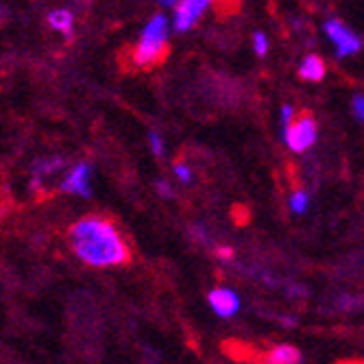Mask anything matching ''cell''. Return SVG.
Segmentation results:
<instances>
[{
    "instance_id": "obj_1",
    "label": "cell",
    "mask_w": 364,
    "mask_h": 364,
    "mask_svg": "<svg viewBox=\"0 0 364 364\" xmlns=\"http://www.w3.org/2000/svg\"><path fill=\"white\" fill-rule=\"evenodd\" d=\"M68 240L77 257L90 267L107 269L131 262V247L116 223L103 214H87L79 218L68 231Z\"/></svg>"
},
{
    "instance_id": "obj_2",
    "label": "cell",
    "mask_w": 364,
    "mask_h": 364,
    "mask_svg": "<svg viewBox=\"0 0 364 364\" xmlns=\"http://www.w3.org/2000/svg\"><path fill=\"white\" fill-rule=\"evenodd\" d=\"M168 55H171L168 22L159 14L144 26L140 40L122 53L120 61L136 70H151L166 61Z\"/></svg>"
},
{
    "instance_id": "obj_3",
    "label": "cell",
    "mask_w": 364,
    "mask_h": 364,
    "mask_svg": "<svg viewBox=\"0 0 364 364\" xmlns=\"http://www.w3.org/2000/svg\"><path fill=\"white\" fill-rule=\"evenodd\" d=\"M284 138L290 151L304 153L316 142V120L310 112H301L299 116H294L290 127L284 131Z\"/></svg>"
},
{
    "instance_id": "obj_4",
    "label": "cell",
    "mask_w": 364,
    "mask_h": 364,
    "mask_svg": "<svg viewBox=\"0 0 364 364\" xmlns=\"http://www.w3.org/2000/svg\"><path fill=\"white\" fill-rule=\"evenodd\" d=\"M325 33H327V38L336 44L338 57H347V55H353V53L360 50V40L353 36V33L341 20H329L325 24Z\"/></svg>"
},
{
    "instance_id": "obj_5",
    "label": "cell",
    "mask_w": 364,
    "mask_h": 364,
    "mask_svg": "<svg viewBox=\"0 0 364 364\" xmlns=\"http://www.w3.org/2000/svg\"><path fill=\"white\" fill-rule=\"evenodd\" d=\"M208 7H210L208 0H179V3H175V7H173L175 9V28L177 31L192 28Z\"/></svg>"
},
{
    "instance_id": "obj_6",
    "label": "cell",
    "mask_w": 364,
    "mask_h": 364,
    "mask_svg": "<svg viewBox=\"0 0 364 364\" xmlns=\"http://www.w3.org/2000/svg\"><path fill=\"white\" fill-rule=\"evenodd\" d=\"M208 299H210L212 310H214L218 316H223V318L234 316V314L238 312V308H240V301H238L236 292H234V290H229V288H214V290L210 292Z\"/></svg>"
},
{
    "instance_id": "obj_7",
    "label": "cell",
    "mask_w": 364,
    "mask_h": 364,
    "mask_svg": "<svg viewBox=\"0 0 364 364\" xmlns=\"http://www.w3.org/2000/svg\"><path fill=\"white\" fill-rule=\"evenodd\" d=\"M251 362H257V364H299L301 351L292 345H277L269 351H264L262 355L251 358Z\"/></svg>"
},
{
    "instance_id": "obj_8",
    "label": "cell",
    "mask_w": 364,
    "mask_h": 364,
    "mask_svg": "<svg viewBox=\"0 0 364 364\" xmlns=\"http://www.w3.org/2000/svg\"><path fill=\"white\" fill-rule=\"evenodd\" d=\"M63 192H73V194H81V196H90V166L85 161L77 164V166L70 171V175L63 179L61 183Z\"/></svg>"
},
{
    "instance_id": "obj_9",
    "label": "cell",
    "mask_w": 364,
    "mask_h": 364,
    "mask_svg": "<svg viewBox=\"0 0 364 364\" xmlns=\"http://www.w3.org/2000/svg\"><path fill=\"white\" fill-rule=\"evenodd\" d=\"M327 65L318 55H308L299 65V77L306 81H323Z\"/></svg>"
},
{
    "instance_id": "obj_10",
    "label": "cell",
    "mask_w": 364,
    "mask_h": 364,
    "mask_svg": "<svg viewBox=\"0 0 364 364\" xmlns=\"http://www.w3.org/2000/svg\"><path fill=\"white\" fill-rule=\"evenodd\" d=\"M48 24L61 33H73V14L68 9H57V11H50L48 14Z\"/></svg>"
},
{
    "instance_id": "obj_11",
    "label": "cell",
    "mask_w": 364,
    "mask_h": 364,
    "mask_svg": "<svg viewBox=\"0 0 364 364\" xmlns=\"http://www.w3.org/2000/svg\"><path fill=\"white\" fill-rule=\"evenodd\" d=\"M290 208H292V212H296V214H304V212L308 210V194H306L304 190L292 192V194H290Z\"/></svg>"
},
{
    "instance_id": "obj_12",
    "label": "cell",
    "mask_w": 364,
    "mask_h": 364,
    "mask_svg": "<svg viewBox=\"0 0 364 364\" xmlns=\"http://www.w3.org/2000/svg\"><path fill=\"white\" fill-rule=\"evenodd\" d=\"M253 44H255V53H257L259 57L267 55V50H269V40H267V36H264L262 31H257L255 36H253Z\"/></svg>"
},
{
    "instance_id": "obj_13",
    "label": "cell",
    "mask_w": 364,
    "mask_h": 364,
    "mask_svg": "<svg viewBox=\"0 0 364 364\" xmlns=\"http://www.w3.org/2000/svg\"><path fill=\"white\" fill-rule=\"evenodd\" d=\"M175 175H177L183 183H188V181L192 179V171H190V166H186V164H175Z\"/></svg>"
},
{
    "instance_id": "obj_14",
    "label": "cell",
    "mask_w": 364,
    "mask_h": 364,
    "mask_svg": "<svg viewBox=\"0 0 364 364\" xmlns=\"http://www.w3.org/2000/svg\"><path fill=\"white\" fill-rule=\"evenodd\" d=\"M294 120V109L290 105H284L282 107V122H284V131L290 127V122Z\"/></svg>"
},
{
    "instance_id": "obj_15",
    "label": "cell",
    "mask_w": 364,
    "mask_h": 364,
    "mask_svg": "<svg viewBox=\"0 0 364 364\" xmlns=\"http://www.w3.org/2000/svg\"><path fill=\"white\" fill-rule=\"evenodd\" d=\"M149 144H151V149H153L155 155H161L164 153V144H161V138L157 134H149Z\"/></svg>"
},
{
    "instance_id": "obj_16",
    "label": "cell",
    "mask_w": 364,
    "mask_h": 364,
    "mask_svg": "<svg viewBox=\"0 0 364 364\" xmlns=\"http://www.w3.org/2000/svg\"><path fill=\"white\" fill-rule=\"evenodd\" d=\"M353 114H355V118L364 120V96L353 98Z\"/></svg>"
},
{
    "instance_id": "obj_17",
    "label": "cell",
    "mask_w": 364,
    "mask_h": 364,
    "mask_svg": "<svg viewBox=\"0 0 364 364\" xmlns=\"http://www.w3.org/2000/svg\"><path fill=\"white\" fill-rule=\"evenodd\" d=\"M155 186H157V192L161 196H173V190H168V183L166 181H157Z\"/></svg>"
},
{
    "instance_id": "obj_18",
    "label": "cell",
    "mask_w": 364,
    "mask_h": 364,
    "mask_svg": "<svg viewBox=\"0 0 364 364\" xmlns=\"http://www.w3.org/2000/svg\"><path fill=\"white\" fill-rule=\"evenodd\" d=\"M216 253H218V257H220V259H225V262H229L231 257H234V251L227 249V247H225V249H223V247H220V249H216Z\"/></svg>"
},
{
    "instance_id": "obj_19",
    "label": "cell",
    "mask_w": 364,
    "mask_h": 364,
    "mask_svg": "<svg viewBox=\"0 0 364 364\" xmlns=\"http://www.w3.org/2000/svg\"><path fill=\"white\" fill-rule=\"evenodd\" d=\"M338 364H364V360H341Z\"/></svg>"
}]
</instances>
